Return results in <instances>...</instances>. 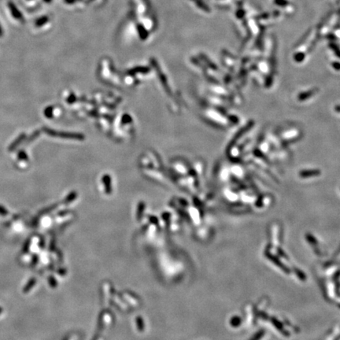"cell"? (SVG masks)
Masks as SVG:
<instances>
[{
	"mask_svg": "<svg viewBox=\"0 0 340 340\" xmlns=\"http://www.w3.org/2000/svg\"><path fill=\"white\" fill-rule=\"evenodd\" d=\"M336 110H338V111H339V112H340V106H338V107H337V108H336Z\"/></svg>",
	"mask_w": 340,
	"mask_h": 340,
	"instance_id": "7a4b0ae2",
	"label": "cell"
},
{
	"mask_svg": "<svg viewBox=\"0 0 340 340\" xmlns=\"http://www.w3.org/2000/svg\"><path fill=\"white\" fill-rule=\"evenodd\" d=\"M320 174L321 172L317 170H309V171H301L299 175L302 178H309V177H313V176H318Z\"/></svg>",
	"mask_w": 340,
	"mask_h": 340,
	"instance_id": "6da1fadb",
	"label": "cell"
}]
</instances>
